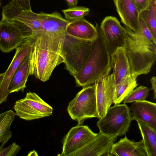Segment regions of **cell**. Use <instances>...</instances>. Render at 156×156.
Instances as JSON below:
<instances>
[{
	"mask_svg": "<svg viewBox=\"0 0 156 156\" xmlns=\"http://www.w3.org/2000/svg\"><path fill=\"white\" fill-rule=\"evenodd\" d=\"M21 150L20 146L13 142L6 148L0 149V156H15Z\"/></svg>",
	"mask_w": 156,
	"mask_h": 156,
	"instance_id": "f1b7e54d",
	"label": "cell"
},
{
	"mask_svg": "<svg viewBox=\"0 0 156 156\" xmlns=\"http://www.w3.org/2000/svg\"><path fill=\"white\" fill-rule=\"evenodd\" d=\"M66 34L43 32L30 38L32 48L29 55V75L45 82L56 66L64 63L66 53L63 45Z\"/></svg>",
	"mask_w": 156,
	"mask_h": 156,
	"instance_id": "6da1fadb",
	"label": "cell"
},
{
	"mask_svg": "<svg viewBox=\"0 0 156 156\" xmlns=\"http://www.w3.org/2000/svg\"><path fill=\"white\" fill-rule=\"evenodd\" d=\"M97 105V117L100 119L106 114L113 103L115 83L113 73L100 78L94 83Z\"/></svg>",
	"mask_w": 156,
	"mask_h": 156,
	"instance_id": "9c48e42d",
	"label": "cell"
},
{
	"mask_svg": "<svg viewBox=\"0 0 156 156\" xmlns=\"http://www.w3.org/2000/svg\"><path fill=\"white\" fill-rule=\"evenodd\" d=\"M10 21L19 28L24 39L33 38L43 32L40 13L32 10L22 11Z\"/></svg>",
	"mask_w": 156,
	"mask_h": 156,
	"instance_id": "4fadbf2b",
	"label": "cell"
},
{
	"mask_svg": "<svg viewBox=\"0 0 156 156\" xmlns=\"http://www.w3.org/2000/svg\"><path fill=\"white\" fill-rule=\"evenodd\" d=\"M126 44L124 48L131 73L138 76L150 71L156 59V44L124 27Z\"/></svg>",
	"mask_w": 156,
	"mask_h": 156,
	"instance_id": "3957f363",
	"label": "cell"
},
{
	"mask_svg": "<svg viewBox=\"0 0 156 156\" xmlns=\"http://www.w3.org/2000/svg\"><path fill=\"white\" fill-rule=\"evenodd\" d=\"M133 120H139L156 129V104L146 100L134 102L129 108Z\"/></svg>",
	"mask_w": 156,
	"mask_h": 156,
	"instance_id": "2e32d148",
	"label": "cell"
},
{
	"mask_svg": "<svg viewBox=\"0 0 156 156\" xmlns=\"http://www.w3.org/2000/svg\"><path fill=\"white\" fill-rule=\"evenodd\" d=\"M16 115L31 121L52 115L53 109L34 92L27 93L24 98L16 101L13 107Z\"/></svg>",
	"mask_w": 156,
	"mask_h": 156,
	"instance_id": "52a82bcc",
	"label": "cell"
},
{
	"mask_svg": "<svg viewBox=\"0 0 156 156\" xmlns=\"http://www.w3.org/2000/svg\"><path fill=\"white\" fill-rule=\"evenodd\" d=\"M65 19L70 21L84 18L87 15L89 9L86 7L75 6L62 10Z\"/></svg>",
	"mask_w": 156,
	"mask_h": 156,
	"instance_id": "484cf974",
	"label": "cell"
},
{
	"mask_svg": "<svg viewBox=\"0 0 156 156\" xmlns=\"http://www.w3.org/2000/svg\"><path fill=\"white\" fill-rule=\"evenodd\" d=\"M140 30L136 34L150 42L156 44V40L154 38L150 30L144 21L140 19Z\"/></svg>",
	"mask_w": 156,
	"mask_h": 156,
	"instance_id": "83f0119b",
	"label": "cell"
},
{
	"mask_svg": "<svg viewBox=\"0 0 156 156\" xmlns=\"http://www.w3.org/2000/svg\"><path fill=\"white\" fill-rule=\"evenodd\" d=\"M149 94L148 88L144 86H140L134 89L123 100L124 103L146 100Z\"/></svg>",
	"mask_w": 156,
	"mask_h": 156,
	"instance_id": "4316f807",
	"label": "cell"
},
{
	"mask_svg": "<svg viewBox=\"0 0 156 156\" xmlns=\"http://www.w3.org/2000/svg\"><path fill=\"white\" fill-rule=\"evenodd\" d=\"M91 41L76 38L66 33L63 42L66 53L64 64L66 69L73 76L77 74L90 53Z\"/></svg>",
	"mask_w": 156,
	"mask_h": 156,
	"instance_id": "8992f818",
	"label": "cell"
},
{
	"mask_svg": "<svg viewBox=\"0 0 156 156\" xmlns=\"http://www.w3.org/2000/svg\"><path fill=\"white\" fill-rule=\"evenodd\" d=\"M16 115L11 110L0 114V149L4 147L12 137L10 128Z\"/></svg>",
	"mask_w": 156,
	"mask_h": 156,
	"instance_id": "cb8c5ba5",
	"label": "cell"
},
{
	"mask_svg": "<svg viewBox=\"0 0 156 156\" xmlns=\"http://www.w3.org/2000/svg\"><path fill=\"white\" fill-rule=\"evenodd\" d=\"M112 68L115 83V93L124 77L131 73L130 67L124 49L118 48L111 55Z\"/></svg>",
	"mask_w": 156,
	"mask_h": 156,
	"instance_id": "ac0fdd59",
	"label": "cell"
},
{
	"mask_svg": "<svg viewBox=\"0 0 156 156\" xmlns=\"http://www.w3.org/2000/svg\"><path fill=\"white\" fill-rule=\"evenodd\" d=\"M139 18L145 23L156 40V0H151L148 7L139 13Z\"/></svg>",
	"mask_w": 156,
	"mask_h": 156,
	"instance_id": "d4e9b609",
	"label": "cell"
},
{
	"mask_svg": "<svg viewBox=\"0 0 156 156\" xmlns=\"http://www.w3.org/2000/svg\"><path fill=\"white\" fill-rule=\"evenodd\" d=\"M66 31L71 37L90 41L94 40L98 34L96 27L84 18L69 21L66 27Z\"/></svg>",
	"mask_w": 156,
	"mask_h": 156,
	"instance_id": "e0dca14e",
	"label": "cell"
},
{
	"mask_svg": "<svg viewBox=\"0 0 156 156\" xmlns=\"http://www.w3.org/2000/svg\"><path fill=\"white\" fill-rule=\"evenodd\" d=\"M95 133L87 125H77L72 128L63 140L62 156H68L80 149L95 137Z\"/></svg>",
	"mask_w": 156,
	"mask_h": 156,
	"instance_id": "30bf717a",
	"label": "cell"
},
{
	"mask_svg": "<svg viewBox=\"0 0 156 156\" xmlns=\"http://www.w3.org/2000/svg\"><path fill=\"white\" fill-rule=\"evenodd\" d=\"M142 137L147 156H156V129L136 120Z\"/></svg>",
	"mask_w": 156,
	"mask_h": 156,
	"instance_id": "7402d4cb",
	"label": "cell"
},
{
	"mask_svg": "<svg viewBox=\"0 0 156 156\" xmlns=\"http://www.w3.org/2000/svg\"><path fill=\"white\" fill-rule=\"evenodd\" d=\"M147 156L142 140L134 142L125 135L112 145L111 156Z\"/></svg>",
	"mask_w": 156,
	"mask_h": 156,
	"instance_id": "d6986e66",
	"label": "cell"
},
{
	"mask_svg": "<svg viewBox=\"0 0 156 156\" xmlns=\"http://www.w3.org/2000/svg\"><path fill=\"white\" fill-rule=\"evenodd\" d=\"M133 120L129 108L125 103L110 107L106 114L99 119L97 126L99 132L118 136L125 135Z\"/></svg>",
	"mask_w": 156,
	"mask_h": 156,
	"instance_id": "277c9868",
	"label": "cell"
},
{
	"mask_svg": "<svg viewBox=\"0 0 156 156\" xmlns=\"http://www.w3.org/2000/svg\"><path fill=\"white\" fill-rule=\"evenodd\" d=\"M150 81L151 84V89L153 91L154 99L156 98V77L155 76L152 77L150 80Z\"/></svg>",
	"mask_w": 156,
	"mask_h": 156,
	"instance_id": "1f68e13d",
	"label": "cell"
},
{
	"mask_svg": "<svg viewBox=\"0 0 156 156\" xmlns=\"http://www.w3.org/2000/svg\"><path fill=\"white\" fill-rule=\"evenodd\" d=\"M118 137L99 132L88 143L68 156H111L112 145Z\"/></svg>",
	"mask_w": 156,
	"mask_h": 156,
	"instance_id": "8fae6325",
	"label": "cell"
},
{
	"mask_svg": "<svg viewBox=\"0 0 156 156\" xmlns=\"http://www.w3.org/2000/svg\"><path fill=\"white\" fill-rule=\"evenodd\" d=\"M68 112L71 118L83 125L87 119L97 117V105L94 85L84 87L69 103Z\"/></svg>",
	"mask_w": 156,
	"mask_h": 156,
	"instance_id": "5b68a950",
	"label": "cell"
},
{
	"mask_svg": "<svg viewBox=\"0 0 156 156\" xmlns=\"http://www.w3.org/2000/svg\"><path fill=\"white\" fill-rule=\"evenodd\" d=\"M43 33H66V28L69 21L63 18L57 12L51 13H40Z\"/></svg>",
	"mask_w": 156,
	"mask_h": 156,
	"instance_id": "ffe728a7",
	"label": "cell"
},
{
	"mask_svg": "<svg viewBox=\"0 0 156 156\" xmlns=\"http://www.w3.org/2000/svg\"><path fill=\"white\" fill-rule=\"evenodd\" d=\"M137 77L131 73L124 77L115 93L113 101L115 105L120 104L137 86L136 79Z\"/></svg>",
	"mask_w": 156,
	"mask_h": 156,
	"instance_id": "603a6c76",
	"label": "cell"
},
{
	"mask_svg": "<svg viewBox=\"0 0 156 156\" xmlns=\"http://www.w3.org/2000/svg\"><path fill=\"white\" fill-rule=\"evenodd\" d=\"M27 156H38V154H37V152L35 150H34L29 152Z\"/></svg>",
	"mask_w": 156,
	"mask_h": 156,
	"instance_id": "836d02e7",
	"label": "cell"
},
{
	"mask_svg": "<svg viewBox=\"0 0 156 156\" xmlns=\"http://www.w3.org/2000/svg\"><path fill=\"white\" fill-rule=\"evenodd\" d=\"M1 0H0V7L1 6V1H0Z\"/></svg>",
	"mask_w": 156,
	"mask_h": 156,
	"instance_id": "d590c367",
	"label": "cell"
},
{
	"mask_svg": "<svg viewBox=\"0 0 156 156\" xmlns=\"http://www.w3.org/2000/svg\"><path fill=\"white\" fill-rule=\"evenodd\" d=\"M134 0L139 13L146 9L148 7L151 1V0Z\"/></svg>",
	"mask_w": 156,
	"mask_h": 156,
	"instance_id": "f546056e",
	"label": "cell"
},
{
	"mask_svg": "<svg viewBox=\"0 0 156 156\" xmlns=\"http://www.w3.org/2000/svg\"><path fill=\"white\" fill-rule=\"evenodd\" d=\"M32 46L30 39H24L23 43L16 49L13 58L6 71L0 85V105L7 100L9 94V86L11 78L20 63L30 53Z\"/></svg>",
	"mask_w": 156,
	"mask_h": 156,
	"instance_id": "7c38bea8",
	"label": "cell"
},
{
	"mask_svg": "<svg viewBox=\"0 0 156 156\" xmlns=\"http://www.w3.org/2000/svg\"><path fill=\"white\" fill-rule=\"evenodd\" d=\"M121 22L136 33L140 30L139 12L134 0H113Z\"/></svg>",
	"mask_w": 156,
	"mask_h": 156,
	"instance_id": "9a60e30c",
	"label": "cell"
},
{
	"mask_svg": "<svg viewBox=\"0 0 156 156\" xmlns=\"http://www.w3.org/2000/svg\"><path fill=\"white\" fill-rule=\"evenodd\" d=\"M14 1L23 10H31L30 0H11Z\"/></svg>",
	"mask_w": 156,
	"mask_h": 156,
	"instance_id": "4dcf8cb0",
	"label": "cell"
},
{
	"mask_svg": "<svg viewBox=\"0 0 156 156\" xmlns=\"http://www.w3.org/2000/svg\"><path fill=\"white\" fill-rule=\"evenodd\" d=\"M4 73L0 74V85L2 80L3 77L4 76Z\"/></svg>",
	"mask_w": 156,
	"mask_h": 156,
	"instance_id": "e575fe53",
	"label": "cell"
},
{
	"mask_svg": "<svg viewBox=\"0 0 156 156\" xmlns=\"http://www.w3.org/2000/svg\"><path fill=\"white\" fill-rule=\"evenodd\" d=\"M29 55L21 62L12 76L8 87L9 94L20 91L23 92L26 87V83L29 75Z\"/></svg>",
	"mask_w": 156,
	"mask_h": 156,
	"instance_id": "44dd1931",
	"label": "cell"
},
{
	"mask_svg": "<svg viewBox=\"0 0 156 156\" xmlns=\"http://www.w3.org/2000/svg\"><path fill=\"white\" fill-rule=\"evenodd\" d=\"M109 53L111 55L118 48H124L126 44L125 28L115 17H106L99 27Z\"/></svg>",
	"mask_w": 156,
	"mask_h": 156,
	"instance_id": "ba28073f",
	"label": "cell"
},
{
	"mask_svg": "<svg viewBox=\"0 0 156 156\" xmlns=\"http://www.w3.org/2000/svg\"><path fill=\"white\" fill-rule=\"evenodd\" d=\"M98 34L91 41L89 54L79 72L73 76L77 85L84 87L94 84L98 79L110 73L111 56L98 24Z\"/></svg>",
	"mask_w": 156,
	"mask_h": 156,
	"instance_id": "7a4b0ae2",
	"label": "cell"
},
{
	"mask_svg": "<svg viewBox=\"0 0 156 156\" xmlns=\"http://www.w3.org/2000/svg\"><path fill=\"white\" fill-rule=\"evenodd\" d=\"M68 5L70 7L77 6L78 0H66Z\"/></svg>",
	"mask_w": 156,
	"mask_h": 156,
	"instance_id": "d6a6232c",
	"label": "cell"
},
{
	"mask_svg": "<svg viewBox=\"0 0 156 156\" xmlns=\"http://www.w3.org/2000/svg\"><path fill=\"white\" fill-rule=\"evenodd\" d=\"M24 40L19 28L5 19L0 21V50L9 53L19 46Z\"/></svg>",
	"mask_w": 156,
	"mask_h": 156,
	"instance_id": "5bb4252c",
	"label": "cell"
}]
</instances>
